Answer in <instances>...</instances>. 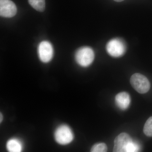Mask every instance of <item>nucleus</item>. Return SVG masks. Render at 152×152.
Returning a JSON list of instances; mask_svg holds the SVG:
<instances>
[{
	"instance_id": "f257e3e1",
	"label": "nucleus",
	"mask_w": 152,
	"mask_h": 152,
	"mask_svg": "<svg viewBox=\"0 0 152 152\" xmlns=\"http://www.w3.org/2000/svg\"><path fill=\"white\" fill-rule=\"evenodd\" d=\"M94 59V53L90 47H84L80 48L75 54L76 62L81 66H90Z\"/></svg>"
},
{
	"instance_id": "f03ea898",
	"label": "nucleus",
	"mask_w": 152,
	"mask_h": 152,
	"mask_svg": "<svg viewBox=\"0 0 152 152\" xmlns=\"http://www.w3.org/2000/svg\"><path fill=\"white\" fill-rule=\"evenodd\" d=\"M54 137L57 142L61 145L70 143L74 138V134L71 128L66 125H61L57 128Z\"/></svg>"
},
{
	"instance_id": "7ed1b4c3",
	"label": "nucleus",
	"mask_w": 152,
	"mask_h": 152,
	"mask_svg": "<svg viewBox=\"0 0 152 152\" xmlns=\"http://www.w3.org/2000/svg\"><path fill=\"white\" fill-rule=\"evenodd\" d=\"M130 83L133 88L140 94H145L149 91L151 84L145 77L139 73L134 74L131 77Z\"/></svg>"
},
{
	"instance_id": "20e7f679",
	"label": "nucleus",
	"mask_w": 152,
	"mask_h": 152,
	"mask_svg": "<svg viewBox=\"0 0 152 152\" xmlns=\"http://www.w3.org/2000/svg\"><path fill=\"white\" fill-rule=\"evenodd\" d=\"M107 52L113 57L121 56L126 50V45L124 41L120 39H114L109 41L106 47Z\"/></svg>"
},
{
	"instance_id": "39448f33",
	"label": "nucleus",
	"mask_w": 152,
	"mask_h": 152,
	"mask_svg": "<svg viewBox=\"0 0 152 152\" xmlns=\"http://www.w3.org/2000/svg\"><path fill=\"white\" fill-rule=\"evenodd\" d=\"M38 55L41 61L48 63L53 56V49L50 42L44 41L41 42L38 47Z\"/></svg>"
},
{
	"instance_id": "423d86ee",
	"label": "nucleus",
	"mask_w": 152,
	"mask_h": 152,
	"mask_svg": "<svg viewBox=\"0 0 152 152\" xmlns=\"http://www.w3.org/2000/svg\"><path fill=\"white\" fill-rule=\"evenodd\" d=\"M16 6L11 0H0V15L4 18L14 17L17 13Z\"/></svg>"
},
{
	"instance_id": "0eeeda50",
	"label": "nucleus",
	"mask_w": 152,
	"mask_h": 152,
	"mask_svg": "<svg viewBox=\"0 0 152 152\" xmlns=\"http://www.w3.org/2000/svg\"><path fill=\"white\" fill-rule=\"evenodd\" d=\"M132 141V140L129 134L125 133H121L114 141L113 151L126 152L127 147Z\"/></svg>"
},
{
	"instance_id": "6e6552de",
	"label": "nucleus",
	"mask_w": 152,
	"mask_h": 152,
	"mask_svg": "<svg viewBox=\"0 0 152 152\" xmlns=\"http://www.w3.org/2000/svg\"><path fill=\"white\" fill-rule=\"evenodd\" d=\"M115 100L117 106L122 110L127 109L130 104V96L127 93L125 92L118 94L116 96Z\"/></svg>"
},
{
	"instance_id": "1a4fd4ad",
	"label": "nucleus",
	"mask_w": 152,
	"mask_h": 152,
	"mask_svg": "<svg viewBox=\"0 0 152 152\" xmlns=\"http://www.w3.org/2000/svg\"><path fill=\"white\" fill-rule=\"evenodd\" d=\"M7 150L10 152H21L23 148L21 141L17 138H12L9 140L6 145Z\"/></svg>"
},
{
	"instance_id": "9d476101",
	"label": "nucleus",
	"mask_w": 152,
	"mask_h": 152,
	"mask_svg": "<svg viewBox=\"0 0 152 152\" xmlns=\"http://www.w3.org/2000/svg\"><path fill=\"white\" fill-rule=\"evenodd\" d=\"M29 4L36 10L43 12L45 8V0H28Z\"/></svg>"
},
{
	"instance_id": "9b49d317",
	"label": "nucleus",
	"mask_w": 152,
	"mask_h": 152,
	"mask_svg": "<svg viewBox=\"0 0 152 152\" xmlns=\"http://www.w3.org/2000/svg\"><path fill=\"white\" fill-rule=\"evenodd\" d=\"M143 132L146 136L152 137V116L149 118L146 122L144 127Z\"/></svg>"
},
{
	"instance_id": "f8f14e48",
	"label": "nucleus",
	"mask_w": 152,
	"mask_h": 152,
	"mask_svg": "<svg viewBox=\"0 0 152 152\" xmlns=\"http://www.w3.org/2000/svg\"><path fill=\"white\" fill-rule=\"evenodd\" d=\"M107 148L104 143L95 144L91 149L92 152H106L107 151Z\"/></svg>"
},
{
	"instance_id": "ddd939ff",
	"label": "nucleus",
	"mask_w": 152,
	"mask_h": 152,
	"mask_svg": "<svg viewBox=\"0 0 152 152\" xmlns=\"http://www.w3.org/2000/svg\"><path fill=\"white\" fill-rule=\"evenodd\" d=\"M140 147L138 144L133 141L128 145L126 150V152H138Z\"/></svg>"
},
{
	"instance_id": "4468645a",
	"label": "nucleus",
	"mask_w": 152,
	"mask_h": 152,
	"mask_svg": "<svg viewBox=\"0 0 152 152\" xmlns=\"http://www.w3.org/2000/svg\"><path fill=\"white\" fill-rule=\"evenodd\" d=\"M3 120V116L2 115H1V119H0V120H1V121H2Z\"/></svg>"
},
{
	"instance_id": "2eb2a0df",
	"label": "nucleus",
	"mask_w": 152,
	"mask_h": 152,
	"mask_svg": "<svg viewBox=\"0 0 152 152\" xmlns=\"http://www.w3.org/2000/svg\"><path fill=\"white\" fill-rule=\"evenodd\" d=\"M114 1L116 2H121L122 1H124V0H114Z\"/></svg>"
}]
</instances>
